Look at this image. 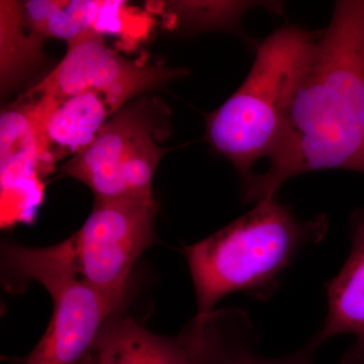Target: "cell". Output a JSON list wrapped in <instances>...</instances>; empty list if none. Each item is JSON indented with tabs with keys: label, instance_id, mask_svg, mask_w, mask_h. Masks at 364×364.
<instances>
[{
	"label": "cell",
	"instance_id": "1",
	"mask_svg": "<svg viewBox=\"0 0 364 364\" xmlns=\"http://www.w3.org/2000/svg\"><path fill=\"white\" fill-rule=\"evenodd\" d=\"M326 169L364 174V0L335 4L269 166L242 182V198H275L289 179Z\"/></svg>",
	"mask_w": 364,
	"mask_h": 364
},
{
	"label": "cell",
	"instance_id": "2",
	"mask_svg": "<svg viewBox=\"0 0 364 364\" xmlns=\"http://www.w3.org/2000/svg\"><path fill=\"white\" fill-rule=\"evenodd\" d=\"M327 231L325 215L299 220L275 196L205 240L186 246L198 316L212 313L220 299L235 291L270 296L299 249L322 241Z\"/></svg>",
	"mask_w": 364,
	"mask_h": 364
},
{
	"label": "cell",
	"instance_id": "3",
	"mask_svg": "<svg viewBox=\"0 0 364 364\" xmlns=\"http://www.w3.org/2000/svg\"><path fill=\"white\" fill-rule=\"evenodd\" d=\"M321 33L298 26L274 31L258 45L247 77L207 119V138L240 173L279 145L296 91L312 64Z\"/></svg>",
	"mask_w": 364,
	"mask_h": 364
},
{
	"label": "cell",
	"instance_id": "4",
	"mask_svg": "<svg viewBox=\"0 0 364 364\" xmlns=\"http://www.w3.org/2000/svg\"><path fill=\"white\" fill-rule=\"evenodd\" d=\"M4 257L14 272L39 282L53 299L51 322L21 364L82 363L105 321L123 311L124 299L102 293L83 279L71 237L50 247L6 246Z\"/></svg>",
	"mask_w": 364,
	"mask_h": 364
},
{
	"label": "cell",
	"instance_id": "5",
	"mask_svg": "<svg viewBox=\"0 0 364 364\" xmlns=\"http://www.w3.org/2000/svg\"><path fill=\"white\" fill-rule=\"evenodd\" d=\"M156 117L149 100L124 105L62 173L86 184L97 200L153 198V177L168 151L156 143L165 134Z\"/></svg>",
	"mask_w": 364,
	"mask_h": 364
},
{
	"label": "cell",
	"instance_id": "6",
	"mask_svg": "<svg viewBox=\"0 0 364 364\" xmlns=\"http://www.w3.org/2000/svg\"><path fill=\"white\" fill-rule=\"evenodd\" d=\"M154 198H95L92 210L73 236L79 272L98 291L124 299L136 259L157 243Z\"/></svg>",
	"mask_w": 364,
	"mask_h": 364
},
{
	"label": "cell",
	"instance_id": "7",
	"mask_svg": "<svg viewBox=\"0 0 364 364\" xmlns=\"http://www.w3.org/2000/svg\"><path fill=\"white\" fill-rule=\"evenodd\" d=\"M68 50L56 68L25 95L57 102L83 91L143 83L153 90L183 77L184 69L124 58L107 47L100 33L90 28L69 41Z\"/></svg>",
	"mask_w": 364,
	"mask_h": 364
},
{
	"label": "cell",
	"instance_id": "8",
	"mask_svg": "<svg viewBox=\"0 0 364 364\" xmlns=\"http://www.w3.org/2000/svg\"><path fill=\"white\" fill-rule=\"evenodd\" d=\"M153 90L142 83L83 91L53 102L23 95L32 116L46 161L54 166L62 158L85 150L111 117L136 95Z\"/></svg>",
	"mask_w": 364,
	"mask_h": 364
},
{
	"label": "cell",
	"instance_id": "9",
	"mask_svg": "<svg viewBox=\"0 0 364 364\" xmlns=\"http://www.w3.org/2000/svg\"><path fill=\"white\" fill-rule=\"evenodd\" d=\"M183 335L198 364H313L316 349L310 341L287 358H261L251 348L255 339L252 323L238 309L196 316Z\"/></svg>",
	"mask_w": 364,
	"mask_h": 364
},
{
	"label": "cell",
	"instance_id": "10",
	"mask_svg": "<svg viewBox=\"0 0 364 364\" xmlns=\"http://www.w3.org/2000/svg\"><path fill=\"white\" fill-rule=\"evenodd\" d=\"M352 246L338 275L326 286L328 316L311 342L316 347L340 334H352L355 341L341 364H364V208L351 217Z\"/></svg>",
	"mask_w": 364,
	"mask_h": 364
},
{
	"label": "cell",
	"instance_id": "11",
	"mask_svg": "<svg viewBox=\"0 0 364 364\" xmlns=\"http://www.w3.org/2000/svg\"><path fill=\"white\" fill-rule=\"evenodd\" d=\"M90 354L93 364H198L183 334H154L122 312L105 321Z\"/></svg>",
	"mask_w": 364,
	"mask_h": 364
},
{
	"label": "cell",
	"instance_id": "12",
	"mask_svg": "<svg viewBox=\"0 0 364 364\" xmlns=\"http://www.w3.org/2000/svg\"><path fill=\"white\" fill-rule=\"evenodd\" d=\"M100 4L95 1H28L20 4V11L33 35L69 42L95 28L93 16Z\"/></svg>",
	"mask_w": 364,
	"mask_h": 364
},
{
	"label": "cell",
	"instance_id": "13",
	"mask_svg": "<svg viewBox=\"0 0 364 364\" xmlns=\"http://www.w3.org/2000/svg\"><path fill=\"white\" fill-rule=\"evenodd\" d=\"M79 364H93L92 358H91V354L82 361V363Z\"/></svg>",
	"mask_w": 364,
	"mask_h": 364
}]
</instances>
